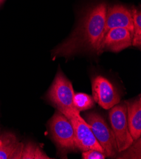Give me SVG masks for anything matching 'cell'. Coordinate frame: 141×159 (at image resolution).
Instances as JSON below:
<instances>
[{"label": "cell", "mask_w": 141, "mask_h": 159, "mask_svg": "<svg viewBox=\"0 0 141 159\" xmlns=\"http://www.w3.org/2000/svg\"><path fill=\"white\" fill-rule=\"evenodd\" d=\"M107 7L105 2H99L82 10L73 33L53 51L54 59L82 53H100Z\"/></svg>", "instance_id": "6da1fadb"}, {"label": "cell", "mask_w": 141, "mask_h": 159, "mask_svg": "<svg viewBox=\"0 0 141 159\" xmlns=\"http://www.w3.org/2000/svg\"><path fill=\"white\" fill-rule=\"evenodd\" d=\"M74 94L72 83L59 70L47 94V98L58 111L69 119L73 116L80 114L73 104Z\"/></svg>", "instance_id": "7a4b0ae2"}, {"label": "cell", "mask_w": 141, "mask_h": 159, "mask_svg": "<svg viewBox=\"0 0 141 159\" xmlns=\"http://www.w3.org/2000/svg\"><path fill=\"white\" fill-rule=\"evenodd\" d=\"M84 120L90 128L104 150L106 157H114L118 153L116 139L112 129L99 114L92 112L85 114Z\"/></svg>", "instance_id": "3957f363"}, {"label": "cell", "mask_w": 141, "mask_h": 159, "mask_svg": "<svg viewBox=\"0 0 141 159\" xmlns=\"http://www.w3.org/2000/svg\"><path fill=\"white\" fill-rule=\"evenodd\" d=\"M109 117L118 150L122 152L131 147L134 141L129 129L126 104L121 103L113 107L109 111Z\"/></svg>", "instance_id": "277c9868"}, {"label": "cell", "mask_w": 141, "mask_h": 159, "mask_svg": "<svg viewBox=\"0 0 141 159\" xmlns=\"http://www.w3.org/2000/svg\"><path fill=\"white\" fill-rule=\"evenodd\" d=\"M50 128L53 139L61 151L70 152L77 148L72 124L59 111L57 110L51 118Z\"/></svg>", "instance_id": "5b68a950"}, {"label": "cell", "mask_w": 141, "mask_h": 159, "mask_svg": "<svg viewBox=\"0 0 141 159\" xmlns=\"http://www.w3.org/2000/svg\"><path fill=\"white\" fill-rule=\"evenodd\" d=\"M92 90L94 100L106 110L112 108L120 101L116 88L103 76L97 75L92 79Z\"/></svg>", "instance_id": "8992f818"}, {"label": "cell", "mask_w": 141, "mask_h": 159, "mask_svg": "<svg viewBox=\"0 0 141 159\" xmlns=\"http://www.w3.org/2000/svg\"><path fill=\"white\" fill-rule=\"evenodd\" d=\"M68 119L71 122L73 128L77 148L82 152L93 149L104 153L103 148L94 135L89 125L80 114L73 116Z\"/></svg>", "instance_id": "52a82bcc"}, {"label": "cell", "mask_w": 141, "mask_h": 159, "mask_svg": "<svg viewBox=\"0 0 141 159\" xmlns=\"http://www.w3.org/2000/svg\"><path fill=\"white\" fill-rule=\"evenodd\" d=\"M120 27L128 29L133 33L132 10L121 5L107 7L103 38L109 30Z\"/></svg>", "instance_id": "ba28073f"}, {"label": "cell", "mask_w": 141, "mask_h": 159, "mask_svg": "<svg viewBox=\"0 0 141 159\" xmlns=\"http://www.w3.org/2000/svg\"><path fill=\"white\" fill-rule=\"evenodd\" d=\"M132 32L126 28H115L109 30L103 38L100 53L104 50L120 52L132 46Z\"/></svg>", "instance_id": "9c48e42d"}, {"label": "cell", "mask_w": 141, "mask_h": 159, "mask_svg": "<svg viewBox=\"0 0 141 159\" xmlns=\"http://www.w3.org/2000/svg\"><path fill=\"white\" fill-rule=\"evenodd\" d=\"M24 143L11 132L0 134V159H20Z\"/></svg>", "instance_id": "30bf717a"}, {"label": "cell", "mask_w": 141, "mask_h": 159, "mask_svg": "<svg viewBox=\"0 0 141 159\" xmlns=\"http://www.w3.org/2000/svg\"><path fill=\"white\" fill-rule=\"evenodd\" d=\"M127 120L130 133L133 139L137 140L141 135V98L127 102Z\"/></svg>", "instance_id": "8fae6325"}, {"label": "cell", "mask_w": 141, "mask_h": 159, "mask_svg": "<svg viewBox=\"0 0 141 159\" xmlns=\"http://www.w3.org/2000/svg\"><path fill=\"white\" fill-rule=\"evenodd\" d=\"M36 144L29 142L24 144L20 159H50Z\"/></svg>", "instance_id": "7c38bea8"}, {"label": "cell", "mask_w": 141, "mask_h": 159, "mask_svg": "<svg viewBox=\"0 0 141 159\" xmlns=\"http://www.w3.org/2000/svg\"><path fill=\"white\" fill-rule=\"evenodd\" d=\"M133 19V33L132 45L140 48L141 46V11L136 8H132Z\"/></svg>", "instance_id": "4fadbf2b"}, {"label": "cell", "mask_w": 141, "mask_h": 159, "mask_svg": "<svg viewBox=\"0 0 141 159\" xmlns=\"http://www.w3.org/2000/svg\"><path fill=\"white\" fill-rule=\"evenodd\" d=\"M73 104L76 109L80 112L81 111L87 110L92 108L95 104V100L89 94L78 93L74 94Z\"/></svg>", "instance_id": "5bb4252c"}, {"label": "cell", "mask_w": 141, "mask_h": 159, "mask_svg": "<svg viewBox=\"0 0 141 159\" xmlns=\"http://www.w3.org/2000/svg\"><path fill=\"white\" fill-rule=\"evenodd\" d=\"M82 157L83 159H104L106 155L100 151L90 149L83 152Z\"/></svg>", "instance_id": "9a60e30c"}, {"label": "cell", "mask_w": 141, "mask_h": 159, "mask_svg": "<svg viewBox=\"0 0 141 159\" xmlns=\"http://www.w3.org/2000/svg\"><path fill=\"white\" fill-rule=\"evenodd\" d=\"M5 0H0V5H1L3 2H4Z\"/></svg>", "instance_id": "2e32d148"}]
</instances>
